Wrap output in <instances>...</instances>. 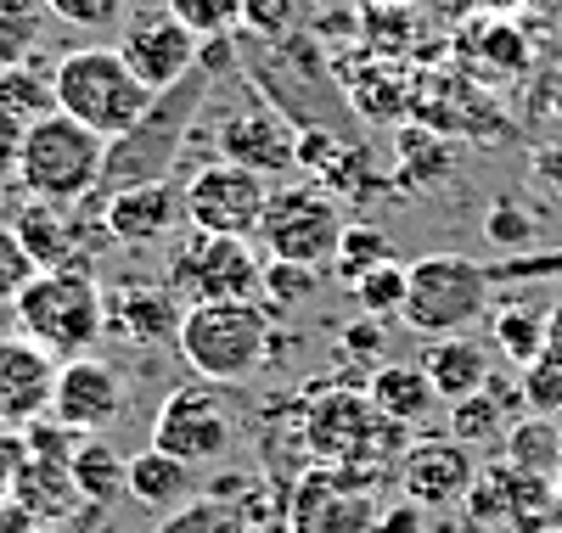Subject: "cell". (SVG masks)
Instances as JSON below:
<instances>
[{
	"instance_id": "cell-1",
	"label": "cell",
	"mask_w": 562,
	"mask_h": 533,
	"mask_svg": "<svg viewBox=\"0 0 562 533\" xmlns=\"http://www.w3.org/2000/svg\"><path fill=\"white\" fill-rule=\"evenodd\" d=\"M299 439H304L315 466L355 472L366 483H378V489H383V477H394L400 455L411 450L405 427H394L378 405H371L366 387H326V394H315L304 405Z\"/></svg>"
},
{
	"instance_id": "cell-2",
	"label": "cell",
	"mask_w": 562,
	"mask_h": 533,
	"mask_svg": "<svg viewBox=\"0 0 562 533\" xmlns=\"http://www.w3.org/2000/svg\"><path fill=\"white\" fill-rule=\"evenodd\" d=\"M12 320L29 343H40L57 360L97 354V343L108 337V286L97 281V264L90 259L63 264V270H40L18 293Z\"/></svg>"
},
{
	"instance_id": "cell-3",
	"label": "cell",
	"mask_w": 562,
	"mask_h": 533,
	"mask_svg": "<svg viewBox=\"0 0 562 533\" xmlns=\"http://www.w3.org/2000/svg\"><path fill=\"white\" fill-rule=\"evenodd\" d=\"M214 79H225V73H214L209 63H198L180 84L158 90V95H153V107L140 113L119 140H108L102 191L140 185V180H169V169L180 163L186 140H192V129H198V113H203V102H209Z\"/></svg>"
},
{
	"instance_id": "cell-4",
	"label": "cell",
	"mask_w": 562,
	"mask_h": 533,
	"mask_svg": "<svg viewBox=\"0 0 562 533\" xmlns=\"http://www.w3.org/2000/svg\"><path fill=\"white\" fill-rule=\"evenodd\" d=\"M175 343L192 376L237 387L270 365L281 337H276V309H265L259 298H237V304H186Z\"/></svg>"
},
{
	"instance_id": "cell-5",
	"label": "cell",
	"mask_w": 562,
	"mask_h": 533,
	"mask_svg": "<svg viewBox=\"0 0 562 533\" xmlns=\"http://www.w3.org/2000/svg\"><path fill=\"white\" fill-rule=\"evenodd\" d=\"M52 95H57V113L79 118L102 140H119L140 113L153 107L158 90L140 84V73L124 63L119 45L90 39V45H74V52L52 68Z\"/></svg>"
},
{
	"instance_id": "cell-6",
	"label": "cell",
	"mask_w": 562,
	"mask_h": 533,
	"mask_svg": "<svg viewBox=\"0 0 562 533\" xmlns=\"http://www.w3.org/2000/svg\"><path fill=\"white\" fill-rule=\"evenodd\" d=\"M495 309V270L467 253H428L405 264V309L400 326L428 337H461L484 326Z\"/></svg>"
},
{
	"instance_id": "cell-7",
	"label": "cell",
	"mask_w": 562,
	"mask_h": 533,
	"mask_svg": "<svg viewBox=\"0 0 562 533\" xmlns=\"http://www.w3.org/2000/svg\"><path fill=\"white\" fill-rule=\"evenodd\" d=\"M102 169H108V140L97 129H85L68 113H45L23 129L12 180L40 203H85L102 191Z\"/></svg>"
},
{
	"instance_id": "cell-8",
	"label": "cell",
	"mask_w": 562,
	"mask_h": 533,
	"mask_svg": "<svg viewBox=\"0 0 562 533\" xmlns=\"http://www.w3.org/2000/svg\"><path fill=\"white\" fill-rule=\"evenodd\" d=\"M344 225L349 219H344V203L333 197V191L315 185V180H293V185H270V203H265V219H259L254 241L265 248V259L326 270L338 259Z\"/></svg>"
},
{
	"instance_id": "cell-9",
	"label": "cell",
	"mask_w": 562,
	"mask_h": 533,
	"mask_svg": "<svg viewBox=\"0 0 562 533\" xmlns=\"http://www.w3.org/2000/svg\"><path fill=\"white\" fill-rule=\"evenodd\" d=\"M265 281V259L254 248V236H214V230H192L186 225L169 248V275L164 286L186 304H237V298H259Z\"/></svg>"
},
{
	"instance_id": "cell-10",
	"label": "cell",
	"mask_w": 562,
	"mask_h": 533,
	"mask_svg": "<svg viewBox=\"0 0 562 533\" xmlns=\"http://www.w3.org/2000/svg\"><path fill=\"white\" fill-rule=\"evenodd\" d=\"M209 124H214V158L225 163H243L265 180H281L299 169V129L281 118V107L270 95L237 90V95H214L203 102Z\"/></svg>"
},
{
	"instance_id": "cell-11",
	"label": "cell",
	"mask_w": 562,
	"mask_h": 533,
	"mask_svg": "<svg viewBox=\"0 0 562 533\" xmlns=\"http://www.w3.org/2000/svg\"><path fill=\"white\" fill-rule=\"evenodd\" d=\"M237 444V399L220 382H186L175 394H164L153 416V450L186 461V466H220Z\"/></svg>"
},
{
	"instance_id": "cell-12",
	"label": "cell",
	"mask_w": 562,
	"mask_h": 533,
	"mask_svg": "<svg viewBox=\"0 0 562 533\" xmlns=\"http://www.w3.org/2000/svg\"><path fill=\"white\" fill-rule=\"evenodd\" d=\"M288 533H378L383 522V495L378 483H366L338 466H304L293 477L288 500H281Z\"/></svg>"
},
{
	"instance_id": "cell-13",
	"label": "cell",
	"mask_w": 562,
	"mask_h": 533,
	"mask_svg": "<svg viewBox=\"0 0 562 533\" xmlns=\"http://www.w3.org/2000/svg\"><path fill=\"white\" fill-rule=\"evenodd\" d=\"M270 185L276 180H265V174H254L243 163L209 158L180 185L186 225H192V230H214V236H254L259 219H265V203H270Z\"/></svg>"
},
{
	"instance_id": "cell-14",
	"label": "cell",
	"mask_w": 562,
	"mask_h": 533,
	"mask_svg": "<svg viewBox=\"0 0 562 533\" xmlns=\"http://www.w3.org/2000/svg\"><path fill=\"white\" fill-rule=\"evenodd\" d=\"M467 522H479L484 533H557L562 528V500L551 477H529L518 466H484L473 495L461 506Z\"/></svg>"
},
{
	"instance_id": "cell-15",
	"label": "cell",
	"mask_w": 562,
	"mask_h": 533,
	"mask_svg": "<svg viewBox=\"0 0 562 533\" xmlns=\"http://www.w3.org/2000/svg\"><path fill=\"white\" fill-rule=\"evenodd\" d=\"M52 416L63 427H74L79 439H102L108 427H119L130 416V382L113 360L102 354H79L57 365V387H52Z\"/></svg>"
},
{
	"instance_id": "cell-16",
	"label": "cell",
	"mask_w": 562,
	"mask_h": 533,
	"mask_svg": "<svg viewBox=\"0 0 562 533\" xmlns=\"http://www.w3.org/2000/svg\"><path fill=\"white\" fill-rule=\"evenodd\" d=\"M119 29H124V34H119L113 45L124 52V63L140 73V84H147V90L180 84L186 73L198 68V57H203V39L186 29L169 7H135Z\"/></svg>"
},
{
	"instance_id": "cell-17",
	"label": "cell",
	"mask_w": 562,
	"mask_h": 533,
	"mask_svg": "<svg viewBox=\"0 0 562 533\" xmlns=\"http://www.w3.org/2000/svg\"><path fill=\"white\" fill-rule=\"evenodd\" d=\"M479 483V461L461 439H416L400 455V495L416 500L422 511H461Z\"/></svg>"
},
{
	"instance_id": "cell-18",
	"label": "cell",
	"mask_w": 562,
	"mask_h": 533,
	"mask_svg": "<svg viewBox=\"0 0 562 533\" xmlns=\"http://www.w3.org/2000/svg\"><path fill=\"white\" fill-rule=\"evenodd\" d=\"M180 225H186V208H180L175 180H140V185L108 191L102 230L119 241V248H153V241H169Z\"/></svg>"
},
{
	"instance_id": "cell-19",
	"label": "cell",
	"mask_w": 562,
	"mask_h": 533,
	"mask_svg": "<svg viewBox=\"0 0 562 533\" xmlns=\"http://www.w3.org/2000/svg\"><path fill=\"white\" fill-rule=\"evenodd\" d=\"M57 354H45L29 337H0V427H29L34 416L52 410L57 387Z\"/></svg>"
},
{
	"instance_id": "cell-20",
	"label": "cell",
	"mask_w": 562,
	"mask_h": 533,
	"mask_svg": "<svg viewBox=\"0 0 562 533\" xmlns=\"http://www.w3.org/2000/svg\"><path fill=\"white\" fill-rule=\"evenodd\" d=\"M180 298L169 293V286H147V281H130L119 286V293H108V331L124 337V343H169V337L180 331Z\"/></svg>"
},
{
	"instance_id": "cell-21",
	"label": "cell",
	"mask_w": 562,
	"mask_h": 533,
	"mask_svg": "<svg viewBox=\"0 0 562 533\" xmlns=\"http://www.w3.org/2000/svg\"><path fill=\"white\" fill-rule=\"evenodd\" d=\"M416 360H422V371H428V382L439 387L445 405L479 394V387H490V376H495V343L484 349L473 331H461V337H428V349H422Z\"/></svg>"
},
{
	"instance_id": "cell-22",
	"label": "cell",
	"mask_w": 562,
	"mask_h": 533,
	"mask_svg": "<svg viewBox=\"0 0 562 533\" xmlns=\"http://www.w3.org/2000/svg\"><path fill=\"white\" fill-rule=\"evenodd\" d=\"M12 230L23 236V248H29V259L40 270H63V264L90 259L85 253V230L74 219V203H40V197H29L23 214L12 219Z\"/></svg>"
},
{
	"instance_id": "cell-23",
	"label": "cell",
	"mask_w": 562,
	"mask_h": 533,
	"mask_svg": "<svg viewBox=\"0 0 562 533\" xmlns=\"http://www.w3.org/2000/svg\"><path fill=\"white\" fill-rule=\"evenodd\" d=\"M366 394H371V405H378L394 427H422L445 399H439V387L428 382V371H422V360H383L378 371H371V382H366Z\"/></svg>"
},
{
	"instance_id": "cell-24",
	"label": "cell",
	"mask_w": 562,
	"mask_h": 533,
	"mask_svg": "<svg viewBox=\"0 0 562 533\" xmlns=\"http://www.w3.org/2000/svg\"><path fill=\"white\" fill-rule=\"evenodd\" d=\"M12 500H23L45 528L63 522L79 511V489H74V455H40L23 444V472H18V489Z\"/></svg>"
},
{
	"instance_id": "cell-25",
	"label": "cell",
	"mask_w": 562,
	"mask_h": 533,
	"mask_svg": "<svg viewBox=\"0 0 562 533\" xmlns=\"http://www.w3.org/2000/svg\"><path fill=\"white\" fill-rule=\"evenodd\" d=\"M512 410H524V387L490 376V387H479V394H467V399L450 405V439H461L467 450H479L490 439H506Z\"/></svg>"
},
{
	"instance_id": "cell-26",
	"label": "cell",
	"mask_w": 562,
	"mask_h": 533,
	"mask_svg": "<svg viewBox=\"0 0 562 533\" xmlns=\"http://www.w3.org/2000/svg\"><path fill=\"white\" fill-rule=\"evenodd\" d=\"M124 489H130V500H135V506H147V511H175V506L192 500V466L147 444L140 455H130V477H124Z\"/></svg>"
},
{
	"instance_id": "cell-27",
	"label": "cell",
	"mask_w": 562,
	"mask_h": 533,
	"mask_svg": "<svg viewBox=\"0 0 562 533\" xmlns=\"http://www.w3.org/2000/svg\"><path fill=\"white\" fill-rule=\"evenodd\" d=\"M501 461L529 472V477L557 483V472H562V421L557 416H518L501 439Z\"/></svg>"
},
{
	"instance_id": "cell-28",
	"label": "cell",
	"mask_w": 562,
	"mask_h": 533,
	"mask_svg": "<svg viewBox=\"0 0 562 533\" xmlns=\"http://www.w3.org/2000/svg\"><path fill=\"white\" fill-rule=\"evenodd\" d=\"M124 477H130V461L108 444V432H102V439H79V450H74V489H79L85 506L108 511L113 500H124L130 495Z\"/></svg>"
},
{
	"instance_id": "cell-29",
	"label": "cell",
	"mask_w": 562,
	"mask_h": 533,
	"mask_svg": "<svg viewBox=\"0 0 562 533\" xmlns=\"http://www.w3.org/2000/svg\"><path fill=\"white\" fill-rule=\"evenodd\" d=\"M490 343H495V354H506L512 365H529V360H540V349H546V309H529V304H501V309H490Z\"/></svg>"
},
{
	"instance_id": "cell-30",
	"label": "cell",
	"mask_w": 562,
	"mask_h": 533,
	"mask_svg": "<svg viewBox=\"0 0 562 533\" xmlns=\"http://www.w3.org/2000/svg\"><path fill=\"white\" fill-rule=\"evenodd\" d=\"M45 0H0V73L34 63L40 39H45Z\"/></svg>"
},
{
	"instance_id": "cell-31",
	"label": "cell",
	"mask_w": 562,
	"mask_h": 533,
	"mask_svg": "<svg viewBox=\"0 0 562 533\" xmlns=\"http://www.w3.org/2000/svg\"><path fill=\"white\" fill-rule=\"evenodd\" d=\"M158 533H254V506L243 500H186L164 517Z\"/></svg>"
},
{
	"instance_id": "cell-32",
	"label": "cell",
	"mask_w": 562,
	"mask_h": 533,
	"mask_svg": "<svg viewBox=\"0 0 562 533\" xmlns=\"http://www.w3.org/2000/svg\"><path fill=\"white\" fill-rule=\"evenodd\" d=\"M0 113H12L18 124H34L45 113H57L52 73H40V63H18L0 73Z\"/></svg>"
},
{
	"instance_id": "cell-33",
	"label": "cell",
	"mask_w": 562,
	"mask_h": 533,
	"mask_svg": "<svg viewBox=\"0 0 562 533\" xmlns=\"http://www.w3.org/2000/svg\"><path fill=\"white\" fill-rule=\"evenodd\" d=\"M394 259V248H389V230H378V225H366V219H355V225H344V241H338V259H333V270L355 286L366 270H378V264H389Z\"/></svg>"
},
{
	"instance_id": "cell-34",
	"label": "cell",
	"mask_w": 562,
	"mask_h": 533,
	"mask_svg": "<svg viewBox=\"0 0 562 533\" xmlns=\"http://www.w3.org/2000/svg\"><path fill=\"white\" fill-rule=\"evenodd\" d=\"M315 286H321V270H310V264H281V259H265L259 304H265V309H276V315H288V309H299L304 298H315Z\"/></svg>"
},
{
	"instance_id": "cell-35",
	"label": "cell",
	"mask_w": 562,
	"mask_h": 533,
	"mask_svg": "<svg viewBox=\"0 0 562 533\" xmlns=\"http://www.w3.org/2000/svg\"><path fill=\"white\" fill-rule=\"evenodd\" d=\"M355 304H360V315H371V320H400V309H405V264H378V270H366L360 281H355Z\"/></svg>"
},
{
	"instance_id": "cell-36",
	"label": "cell",
	"mask_w": 562,
	"mask_h": 533,
	"mask_svg": "<svg viewBox=\"0 0 562 533\" xmlns=\"http://www.w3.org/2000/svg\"><path fill=\"white\" fill-rule=\"evenodd\" d=\"M158 7H169L198 39H220L243 23V0H158Z\"/></svg>"
},
{
	"instance_id": "cell-37",
	"label": "cell",
	"mask_w": 562,
	"mask_h": 533,
	"mask_svg": "<svg viewBox=\"0 0 562 533\" xmlns=\"http://www.w3.org/2000/svg\"><path fill=\"white\" fill-rule=\"evenodd\" d=\"M518 387H524V410L529 416H557L562 421V360L540 354L518 371Z\"/></svg>"
},
{
	"instance_id": "cell-38",
	"label": "cell",
	"mask_w": 562,
	"mask_h": 533,
	"mask_svg": "<svg viewBox=\"0 0 562 533\" xmlns=\"http://www.w3.org/2000/svg\"><path fill=\"white\" fill-rule=\"evenodd\" d=\"M45 12L68 29H85V34H102V29H119L135 7L130 0H45Z\"/></svg>"
},
{
	"instance_id": "cell-39",
	"label": "cell",
	"mask_w": 562,
	"mask_h": 533,
	"mask_svg": "<svg viewBox=\"0 0 562 533\" xmlns=\"http://www.w3.org/2000/svg\"><path fill=\"white\" fill-rule=\"evenodd\" d=\"M479 63L495 68V73H524V68H529V45H524V34L512 29L506 18H495V23H484V34H479Z\"/></svg>"
},
{
	"instance_id": "cell-40",
	"label": "cell",
	"mask_w": 562,
	"mask_h": 533,
	"mask_svg": "<svg viewBox=\"0 0 562 533\" xmlns=\"http://www.w3.org/2000/svg\"><path fill=\"white\" fill-rule=\"evenodd\" d=\"M34 275H40V264L29 259L23 236L12 225H0V304H18V293H23Z\"/></svg>"
},
{
	"instance_id": "cell-41",
	"label": "cell",
	"mask_w": 562,
	"mask_h": 533,
	"mask_svg": "<svg viewBox=\"0 0 562 533\" xmlns=\"http://www.w3.org/2000/svg\"><path fill=\"white\" fill-rule=\"evenodd\" d=\"M490 236L501 241V248H524V241L535 236V214H524L518 203H495L490 208Z\"/></svg>"
},
{
	"instance_id": "cell-42",
	"label": "cell",
	"mask_w": 562,
	"mask_h": 533,
	"mask_svg": "<svg viewBox=\"0 0 562 533\" xmlns=\"http://www.w3.org/2000/svg\"><path fill=\"white\" fill-rule=\"evenodd\" d=\"M383 326H389V320H371V315H366L355 331H344V349H349V354H366L371 365H383V360H389V354H383V343H389Z\"/></svg>"
},
{
	"instance_id": "cell-43",
	"label": "cell",
	"mask_w": 562,
	"mask_h": 533,
	"mask_svg": "<svg viewBox=\"0 0 562 533\" xmlns=\"http://www.w3.org/2000/svg\"><path fill=\"white\" fill-rule=\"evenodd\" d=\"M18 472H23V432L18 427H0V500H12Z\"/></svg>"
},
{
	"instance_id": "cell-44",
	"label": "cell",
	"mask_w": 562,
	"mask_h": 533,
	"mask_svg": "<svg viewBox=\"0 0 562 533\" xmlns=\"http://www.w3.org/2000/svg\"><path fill=\"white\" fill-rule=\"evenodd\" d=\"M378 533H428V511L416 500H394V511H383Z\"/></svg>"
},
{
	"instance_id": "cell-45",
	"label": "cell",
	"mask_w": 562,
	"mask_h": 533,
	"mask_svg": "<svg viewBox=\"0 0 562 533\" xmlns=\"http://www.w3.org/2000/svg\"><path fill=\"white\" fill-rule=\"evenodd\" d=\"M0 533H45V522L23 500H0Z\"/></svg>"
},
{
	"instance_id": "cell-46",
	"label": "cell",
	"mask_w": 562,
	"mask_h": 533,
	"mask_svg": "<svg viewBox=\"0 0 562 533\" xmlns=\"http://www.w3.org/2000/svg\"><path fill=\"white\" fill-rule=\"evenodd\" d=\"M23 129H29V124H18L12 113H0V174H12V169H18V147H23Z\"/></svg>"
},
{
	"instance_id": "cell-47",
	"label": "cell",
	"mask_w": 562,
	"mask_h": 533,
	"mask_svg": "<svg viewBox=\"0 0 562 533\" xmlns=\"http://www.w3.org/2000/svg\"><path fill=\"white\" fill-rule=\"evenodd\" d=\"M45 533H102V506H90L85 517L74 511V517H63V522H52Z\"/></svg>"
},
{
	"instance_id": "cell-48",
	"label": "cell",
	"mask_w": 562,
	"mask_h": 533,
	"mask_svg": "<svg viewBox=\"0 0 562 533\" xmlns=\"http://www.w3.org/2000/svg\"><path fill=\"white\" fill-rule=\"evenodd\" d=\"M540 354H551V360H562V298L546 309V349Z\"/></svg>"
},
{
	"instance_id": "cell-49",
	"label": "cell",
	"mask_w": 562,
	"mask_h": 533,
	"mask_svg": "<svg viewBox=\"0 0 562 533\" xmlns=\"http://www.w3.org/2000/svg\"><path fill=\"white\" fill-rule=\"evenodd\" d=\"M479 7H484V12H495V18H506V12H518L524 0H479Z\"/></svg>"
},
{
	"instance_id": "cell-50",
	"label": "cell",
	"mask_w": 562,
	"mask_h": 533,
	"mask_svg": "<svg viewBox=\"0 0 562 533\" xmlns=\"http://www.w3.org/2000/svg\"><path fill=\"white\" fill-rule=\"evenodd\" d=\"M461 533H484V528H479V522H467V517H461Z\"/></svg>"
},
{
	"instance_id": "cell-51",
	"label": "cell",
	"mask_w": 562,
	"mask_h": 533,
	"mask_svg": "<svg viewBox=\"0 0 562 533\" xmlns=\"http://www.w3.org/2000/svg\"><path fill=\"white\" fill-rule=\"evenodd\" d=\"M557 500H562V472H557Z\"/></svg>"
},
{
	"instance_id": "cell-52",
	"label": "cell",
	"mask_w": 562,
	"mask_h": 533,
	"mask_svg": "<svg viewBox=\"0 0 562 533\" xmlns=\"http://www.w3.org/2000/svg\"><path fill=\"white\" fill-rule=\"evenodd\" d=\"M0 180H7V174H0Z\"/></svg>"
},
{
	"instance_id": "cell-53",
	"label": "cell",
	"mask_w": 562,
	"mask_h": 533,
	"mask_svg": "<svg viewBox=\"0 0 562 533\" xmlns=\"http://www.w3.org/2000/svg\"><path fill=\"white\" fill-rule=\"evenodd\" d=\"M557 533H562V528H557Z\"/></svg>"
}]
</instances>
